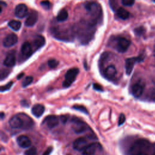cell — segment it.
Returning <instances> with one entry per match:
<instances>
[{
  "mask_svg": "<svg viewBox=\"0 0 155 155\" xmlns=\"http://www.w3.org/2000/svg\"><path fill=\"white\" fill-rule=\"evenodd\" d=\"M84 7L93 21L98 19L102 14V8L99 4L96 2H87L84 4Z\"/></svg>",
  "mask_w": 155,
  "mask_h": 155,
  "instance_id": "1",
  "label": "cell"
},
{
  "mask_svg": "<svg viewBox=\"0 0 155 155\" xmlns=\"http://www.w3.org/2000/svg\"><path fill=\"white\" fill-rule=\"evenodd\" d=\"M79 72V68L76 67L69 69L65 74V80L62 83V86L64 88L69 87L75 81Z\"/></svg>",
  "mask_w": 155,
  "mask_h": 155,
  "instance_id": "2",
  "label": "cell"
},
{
  "mask_svg": "<svg viewBox=\"0 0 155 155\" xmlns=\"http://www.w3.org/2000/svg\"><path fill=\"white\" fill-rule=\"evenodd\" d=\"M71 128L73 131L77 134H81L87 130L88 125L84 121L77 117H73L71 120Z\"/></svg>",
  "mask_w": 155,
  "mask_h": 155,
  "instance_id": "3",
  "label": "cell"
},
{
  "mask_svg": "<svg viewBox=\"0 0 155 155\" xmlns=\"http://www.w3.org/2000/svg\"><path fill=\"white\" fill-rule=\"evenodd\" d=\"M130 41L124 37L117 38L116 44V49L120 53L125 52L130 45Z\"/></svg>",
  "mask_w": 155,
  "mask_h": 155,
  "instance_id": "4",
  "label": "cell"
},
{
  "mask_svg": "<svg viewBox=\"0 0 155 155\" xmlns=\"http://www.w3.org/2000/svg\"><path fill=\"white\" fill-rule=\"evenodd\" d=\"M148 143L144 140H137L130 149V153L132 155H136L139 153H142V150L147 147Z\"/></svg>",
  "mask_w": 155,
  "mask_h": 155,
  "instance_id": "5",
  "label": "cell"
},
{
  "mask_svg": "<svg viewBox=\"0 0 155 155\" xmlns=\"http://www.w3.org/2000/svg\"><path fill=\"white\" fill-rule=\"evenodd\" d=\"M142 58L140 56L136 57V58H130L125 60V72L127 75H130L132 72L134 64L137 62H139L142 61Z\"/></svg>",
  "mask_w": 155,
  "mask_h": 155,
  "instance_id": "6",
  "label": "cell"
},
{
  "mask_svg": "<svg viewBox=\"0 0 155 155\" xmlns=\"http://www.w3.org/2000/svg\"><path fill=\"white\" fill-rule=\"evenodd\" d=\"M18 41V36L15 33H10L6 36L2 41L3 46L7 48L15 45Z\"/></svg>",
  "mask_w": 155,
  "mask_h": 155,
  "instance_id": "7",
  "label": "cell"
},
{
  "mask_svg": "<svg viewBox=\"0 0 155 155\" xmlns=\"http://www.w3.org/2000/svg\"><path fill=\"white\" fill-rule=\"evenodd\" d=\"M8 124L13 128H23L24 126L23 120L18 114L13 116L10 119Z\"/></svg>",
  "mask_w": 155,
  "mask_h": 155,
  "instance_id": "8",
  "label": "cell"
},
{
  "mask_svg": "<svg viewBox=\"0 0 155 155\" xmlns=\"http://www.w3.org/2000/svg\"><path fill=\"white\" fill-rule=\"evenodd\" d=\"M49 128H53L59 124V119L56 116L49 115L45 117L42 122Z\"/></svg>",
  "mask_w": 155,
  "mask_h": 155,
  "instance_id": "9",
  "label": "cell"
},
{
  "mask_svg": "<svg viewBox=\"0 0 155 155\" xmlns=\"http://www.w3.org/2000/svg\"><path fill=\"white\" fill-rule=\"evenodd\" d=\"M28 13V8L24 4H19L17 5L15 9V15L18 18H23Z\"/></svg>",
  "mask_w": 155,
  "mask_h": 155,
  "instance_id": "10",
  "label": "cell"
},
{
  "mask_svg": "<svg viewBox=\"0 0 155 155\" xmlns=\"http://www.w3.org/2000/svg\"><path fill=\"white\" fill-rule=\"evenodd\" d=\"M88 145V142L85 138L79 137L73 142V147L76 150L83 151Z\"/></svg>",
  "mask_w": 155,
  "mask_h": 155,
  "instance_id": "11",
  "label": "cell"
},
{
  "mask_svg": "<svg viewBox=\"0 0 155 155\" xmlns=\"http://www.w3.org/2000/svg\"><path fill=\"white\" fill-rule=\"evenodd\" d=\"M38 19V13L36 11H31L28 15L25 21L24 24L27 27H32L37 22Z\"/></svg>",
  "mask_w": 155,
  "mask_h": 155,
  "instance_id": "12",
  "label": "cell"
},
{
  "mask_svg": "<svg viewBox=\"0 0 155 155\" xmlns=\"http://www.w3.org/2000/svg\"><path fill=\"white\" fill-rule=\"evenodd\" d=\"M144 85L143 83L138 82L135 83L131 87V93L135 97H140L143 91Z\"/></svg>",
  "mask_w": 155,
  "mask_h": 155,
  "instance_id": "13",
  "label": "cell"
},
{
  "mask_svg": "<svg viewBox=\"0 0 155 155\" xmlns=\"http://www.w3.org/2000/svg\"><path fill=\"white\" fill-rule=\"evenodd\" d=\"M16 141L18 145L22 148H28L31 145V140L30 138L25 135H21L18 136L17 137Z\"/></svg>",
  "mask_w": 155,
  "mask_h": 155,
  "instance_id": "14",
  "label": "cell"
},
{
  "mask_svg": "<svg viewBox=\"0 0 155 155\" xmlns=\"http://www.w3.org/2000/svg\"><path fill=\"white\" fill-rule=\"evenodd\" d=\"M16 64L15 54L13 51L8 53L4 60L3 64L7 67H12Z\"/></svg>",
  "mask_w": 155,
  "mask_h": 155,
  "instance_id": "15",
  "label": "cell"
},
{
  "mask_svg": "<svg viewBox=\"0 0 155 155\" xmlns=\"http://www.w3.org/2000/svg\"><path fill=\"white\" fill-rule=\"evenodd\" d=\"M98 147H101L98 143H91L88 144L82 151V155H93Z\"/></svg>",
  "mask_w": 155,
  "mask_h": 155,
  "instance_id": "16",
  "label": "cell"
},
{
  "mask_svg": "<svg viewBox=\"0 0 155 155\" xmlns=\"http://www.w3.org/2000/svg\"><path fill=\"white\" fill-rule=\"evenodd\" d=\"M116 73L117 71L116 67L113 65H108L104 71V74L105 77L109 80L113 79L114 78Z\"/></svg>",
  "mask_w": 155,
  "mask_h": 155,
  "instance_id": "17",
  "label": "cell"
},
{
  "mask_svg": "<svg viewBox=\"0 0 155 155\" xmlns=\"http://www.w3.org/2000/svg\"><path fill=\"white\" fill-rule=\"evenodd\" d=\"M45 111V107L42 104H35L31 108L32 114L36 117H41Z\"/></svg>",
  "mask_w": 155,
  "mask_h": 155,
  "instance_id": "18",
  "label": "cell"
},
{
  "mask_svg": "<svg viewBox=\"0 0 155 155\" xmlns=\"http://www.w3.org/2000/svg\"><path fill=\"white\" fill-rule=\"evenodd\" d=\"M21 51L23 55L26 56H30L33 52L32 46L28 42H25L22 44L21 46Z\"/></svg>",
  "mask_w": 155,
  "mask_h": 155,
  "instance_id": "19",
  "label": "cell"
},
{
  "mask_svg": "<svg viewBox=\"0 0 155 155\" xmlns=\"http://www.w3.org/2000/svg\"><path fill=\"white\" fill-rule=\"evenodd\" d=\"M18 114L20 116V117L23 120V122H24L23 128L24 129H28L33 125V120L28 116H27L25 113H19Z\"/></svg>",
  "mask_w": 155,
  "mask_h": 155,
  "instance_id": "20",
  "label": "cell"
},
{
  "mask_svg": "<svg viewBox=\"0 0 155 155\" xmlns=\"http://www.w3.org/2000/svg\"><path fill=\"white\" fill-rule=\"evenodd\" d=\"M45 38L41 35H37L35 36L33 40V46L34 48L37 50L45 45Z\"/></svg>",
  "mask_w": 155,
  "mask_h": 155,
  "instance_id": "21",
  "label": "cell"
},
{
  "mask_svg": "<svg viewBox=\"0 0 155 155\" xmlns=\"http://www.w3.org/2000/svg\"><path fill=\"white\" fill-rule=\"evenodd\" d=\"M116 15L119 18L123 20H125L129 18L130 13L125 8L120 7L117 10Z\"/></svg>",
  "mask_w": 155,
  "mask_h": 155,
  "instance_id": "22",
  "label": "cell"
},
{
  "mask_svg": "<svg viewBox=\"0 0 155 155\" xmlns=\"http://www.w3.org/2000/svg\"><path fill=\"white\" fill-rule=\"evenodd\" d=\"M68 17V14L65 9H61L58 13L56 16V19L58 22H64L67 19Z\"/></svg>",
  "mask_w": 155,
  "mask_h": 155,
  "instance_id": "23",
  "label": "cell"
},
{
  "mask_svg": "<svg viewBox=\"0 0 155 155\" xmlns=\"http://www.w3.org/2000/svg\"><path fill=\"white\" fill-rule=\"evenodd\" d=\"M8 25L15 31L19 30L21 27V22L16 20H12L8 23Z\"/></svg>",
  "mask_w": 155,
  "mask_h": 155,
  "instance_id": "24",
  "label": "cell"
},
{
  "mask_svg": "<svg viewBox=\"0 0 155 155\" xmlns=\"http://www.w3.org/2000/svg\"><path fill=\"white\" fill-rule=\"evenodd\" d=\"M72 108L74 109V110H78V111H81L82 113H84L85 114H88V113H89L88 110L87 109V108L85 107L84 106L82 105H78V104L74 105L72 107Z\"/></svg>",
  "mask_w": 155,
  "mask_h": 155,
  "instance_id": "25",
  "label": "cell"
},
{
  "mask_svg": "<svg viewBox=\"0 0 155 155\" xmlns=\"http://www.w3.org/2000/svg\"><path fill=\"white\" fill-rule=\"evenodd\" d=\"M33 78L32 76H27L22 82V87H26L28 86L33 82Z\"/></svg>",
  "mask_w": 155,
  "mask_h": 155,
  "instance_id": "26",
  "label": "cell"
},
{
  "mask_svg": "<svg viewBox=\"0 0 155 155\" xmlns=\"http://www.w3.org/2000/svg\"><path fill=\"white\" fill-rule=\"evenodd\" d=\"M59 64V62L55 59H50L48 61V65L51 68H56Z\"/></svg>",
  "mask_w": 155,
  "mask_h": 155,
  "instance_id": "27",
  "label": "cell"
},
{
  "mask_svg": "<svg viewBox=\"0 0 155 155\" xmlns=\"http://www.w3.org/2000/svg\"><path fill=\"white\" fill-rule=\"evenodd\" d=\"M24 154L25 155H37V150L36 147H32L26 150Z\"/></svg>",
  "mask_w": 155,
  "mask_h": 155,
  "instance_id": "28",
  "label": "cell"
},
{
  "mask_svg": "<svg viewBox=\"0 0 155 155\" xmlns=\"http://www.w3.org/2000/svg\"><path fill=\"white\" fill-rule=\"evenodd\" d=\"M13 81H10L9 82H8L7 84H6L5 85L1 86V88H0L1 91V92H4V91H7V90H10V88L12 87V86L13 85Z\"/></svg>",
  "mask_w": 155,
  "mask_h": 155,
  "instance_id": "29",
  "label": "cell"
},
{
  "mask_svg": "<svg viewBox=\"0 0 155 155\" xmlns=\"http://www.w3.org/2000/svg\"><path fill=\"white\" fill-rule=\"evenodd\" d=\"M40 4L41 5L45 10H49L50 8H51V3L50 2V1H47V0H44V1H42L40 2Z\"/></svg>",
  "mask_w": 155,
  "mask_h": 155,
  "instance_id": "30",
  "label": "cell"
},
{
  "mask_svg": "<svg viewBox=\"0 0 155 155\" xmlns=\"http://www.w3.org/2000/svg\"><path fill=\"white\" fill-rule=\"evenodd\" d=\"M134 1L135 0H122V4L125 6H132Z\"/></svg>",
  "mask_w": 155,
  "mask_h": 155,
  "instance_id": "31",
  "label": "cell"
},
{
  "mask_svg": "<svg viewBox=\"0 0 155 155\" xmlns=\"http://www.w3.org/2000/svg\"><path fill=\"white\" fill-rule=\"evenodd\" d=\"M143 32H144V28L142 27H140L134 29V33L136 35L140 36L143 33Z\"/></svg>",
  "mask_w": 155,
  "mask_h": 155,
  "instance_id": "32",
  "label": "cell"
},
{
  "mask_svg": "<svg viewBox=\"0 0 155 155\" xmlns=\"http://www.w3.org/2000/svg\"><path fill=\"white\" fill-rule=\"evenodd\" d=\"M125 121V116L123 113H121L119 117V120H118V125L120 126L122 125L124 122Z\"/></svg>",
  "mask_w": 155,
  "mask_h": 155,
  "instance_id": "33",
  "label": "cell"
},
{
  "mask_svg": "<svg viewBox=\"0 0 155 155\" xmlns=\"http://www.w3.org/2000/svg\"><path fill=\"white\" fill-rule=\"evenodd\" d=\"M93 88L95 90H97V91H103V87L99 84H96V83L93 84Z\"/></svg>",
  "mask_w": 155,
  "mask_h": 155,
  "instance_id": "34",
  "label": "cell"
},
{
  "mask_svg": "<svg viewBox=\"0 0 155 155\" xmlns=\"http://www.w3.org/2000/svg\"><path fill=\"white\" fill-rule=\"evenodd\" d=\"M52 151H53V147H49L44 151L42 155H50L51 154V153L52 152Z\"/></svg>",
  "mask_w": 155,
  "mask_h": 155,
  "instance_id": "35",
  "label": "cell"
},
{
  "mask_svg": "<svg viewBox=\"0 0 155 155\" xmlns=\"http://www.w3.org/2000/svg\"><path fill=\"white\" fill-rule=\"evenodd\" d=\"M150 97L152 101H155V90H151L150 93Z\"/></svg>",
  "mask_w": 155,
  "mask_h": 155,
  "instance_id": "36",
  "label": "cell"
},
{
  "mask_svg": "<svg viewBox=\"0 0 155 155\" xmlns=\"http://www.w3.org/2000/svg\"><path fill=\"white\" fill-rule=\"evenodd\" d=\"M67 119H68V117L66 115H64V116H61V120L62 122L64 123V124H65L67 122Z\"/></svg>",
  "mask_w": 155,
  "mask_h": 155,
  "instance_id": "37",
  "label": "cell"
},
{
  "mask_svg": "<svg viewBox=\"0 0 155 155\" xmlns=\"http://www.w3.org/2000/svg\"><path fill=\"white\" fill-rule=\"evenodd\" d=\"M24 75V73H21L19 74L18 75V76H17V79H20Z\"/></svg>",
  "mask_w": 155,
  "mask_h": 155,
  "instance_id": "38",
  "label": "cell"
},
{
  "mask_svg": "<svg viewBox=\"0 0 155 155\" xmlns=\"http://www.w3.org/2000/svg\"><path fill=\"white\" fill-rule=\"evenodd\" d=\"M4 114L3 112H1V119L2 120L3 118H4Z\"/></svg>",
  "mask_w": 155,
  "mask_h": 155,
  "instance_id": "39",
  "label": "cell"
},
{
  "mask_svg": "<svg viewBox=\"0 0 155 155\" xmlns=\"http://www.w3.org/2000/svg\"><path fill=\"white\" fill-rule=\"evenodd\" d=\"M136 155H147L146 153H143V152H142V153H138L137 154H136Z\"/></svg>",
  "mask_w": 155,
  "mask_h": 155,
  "instance_id": "40",
  "label": "cell"
},
{
  "mask_svg": "<svg viewBox=\"0 0 155 155\" xmlns=\"http://www.w3.org/2000/svg\"><path fill=\"white\" fill-rule=\"evenodd\" d=\"M152 1H153V2H155V0H152Z\"/></svg>",
  "mask_w": 155,
  "mask_h": 155,
  "instance_id": "41",
  "label": "cell"
},
{
  "mask_svg": "<svg viewBox=\"0 0 155 155\" xmlns=\"http://www.w3.org/2000/svg\"><path fill=\"white\" fill-rule=\"evenodd\" d=\"M67 155H71V154H67Z\"/></svg>",
  "mask_w": 155,
  "mask_h": 155,
  "instance_id": "42",
  "label": "cell"
}]
</instances>
